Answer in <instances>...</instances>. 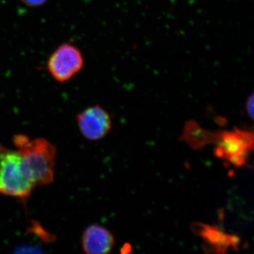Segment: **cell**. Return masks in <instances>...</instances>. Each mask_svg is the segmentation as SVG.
Here are the masks:
<instances>
[{
    "label": "cell",
    "instance_id": "7a4b0ae2",
    "mask_svg": "<svg viewBox=\"0 0 254 254\" xmlns=\"http://www.w3.org/2000/svg\"><path fill=\"white\" fill-rule=\"evenodd\" d=\"M35 187L18 150L0 144V195L26 202Z\"/></svg>",
    "mask_w": 254,
    "mask_h": 254
},
{
    "label": "cell",
    "instance_id": "3957f363",
    "mask_svg": "<svg viewBox=\"0 0 254 254\" xmlns=\"http://www.w3.org/2000/svg\"><path fill=\"white\" fill-rule=\"evenodd\" d=\"M215 155L237 167L247 164L254 148V132L235 128L231 131H219Z\"/></svg>",
    "mask_w": 254,
    "mask_h": 254
},
{
    "label": "cell",
    "instance_id": "6da1fadb",
    "mask_svg": "<svg viewBox=\"0 0 254 254\" xmlns=\"http://www.w3.org/2000/svg\"><path fill=\"white\" fill-rule=\"evenodd\" d=\"M14 142L35 187L51 185L56 166L55 145L46 138L29 140L24 135L15 136Z\"/></svg>",
    "mask_w": 254,
    "mask_h": 254
},
{
    "label": "cell",
    "instance_id": "ba28073f",
    "mask_svg": "<svg viewBox=\"0 0 254 254\" xmlns=\"http://www.w3.org/2000/svg\"><path fill=\"white\" fill-rule=\"evenodd\" d=\"M219 131L210 132L200 128L195 122L186 124L180 139L185 141L193 149H200L205 145L215 144Z\"/></svg>",
    "mask_w": 254,
    "mask_h": 254
},
{
    "label": "cell",
    "instance_id": "277c9868",
    "mask_svg": "<svg viewBox=\"0 0 254 254\" xmlns=\"http://www.w3.org/2000/svg\"><path fill=\"white\" fill-rule=\"evenodd\" d=\"M84 66L81 50L69 43L58 47L50 55L47 66L52 77L60 83H65L74 77Z\"/></svg>",
    "mask_w": 254,
    "mask_h": 254
},
{
    "label": "cell",
    "instance_id": "9c48e42d",
    "mask_svg": "<svg viewBox=\"0 0 254 254\" xmlns=\"http://www.w3.org/2000/svg\"><path fill=\"white\" fill-rule=\"evenodd\" d=\"M254 93H252L246 102V110L252 120H254Z\"/></svg>",
    "mask_w": 254,
    "mask_h": 254
},
{
    "label": "cell",
    "instance_id": "30bf717a",
    "mask_svg": "<svg viewBox=\"0 0 254 254\" xmlns=\"http://www.w3.org/2000/svg\"><path fill=\"white\" fill-rule=\"evenodd\" d=\"M23 4L27 5L31 7H37V6H43L46 4L48 0H21Z\"/></svg>",
    "mask_w": 254,
    "mask_h": 254
},
{
    "label": "cell",
    "instance_id": "8992f818",
    "mask_svg": "<svg viewBox=\"0 0 254 254\" xmlns=\"http://www.w3.org/2000/svg\"><path fill=\"white\" fill-rule=\"evenodd\" d=\"M192 232L203 239L209 249L215 254H225L230 248L237 250L240 244V237L228 235L220 227L194 222L191 225Z\"/></svg>",
    "mask_w": 254,
    "mask_h": 254
},
{
    "label": "cell",
    "instance_id": "5b68a950",
    "mask_svg": "<svg viewBox=\"0 0 254 254\" xmlns=\"http://www.w3.org/2000/svg\"><path fill=\"white\" fill-rule=\"evenodd\" d=\"M76 122L82 135L90 141L102 139L112 128L109 113L99 105L89 107L78 114Z\"/></svg>",
    "mask_w": 254,
    "mask_h": 254
},
{
    "label": "cell",
    "instance_id": "52a82bcc",
    "mask_svg": "<svg viewBox=\"0 0 254 254\" xmlns=\"http://www.w3.org/2000/svg\"><path fill=\"white\" fill-rule=\"evenodd\" d=\"M82 248L88 254H107L113 250L115 239L106 227L92 225L83 232L81 238Z\"/></svg>",
    "mask_w": 254,
    "mask_h": 254
}]
</instances>
